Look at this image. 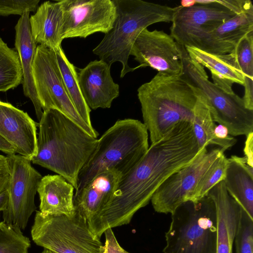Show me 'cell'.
Returning <instances> with one entry per match:
<instances>
[{
	"instance_id": "cell-31",
	"label": "cell",
	"mask_w": 253,
	"mask_h": 253,
	"mask_svg": "<svg viewBox=\"0 0 253 253\" xmlns=\"http://www.w3.org/2000/svg\"><path fill=\"white\" fill-rule=\"evenodd\" d=\"M40 0H0V15H22L26 12L38 8Z\"/></svg>"
},
{
	"instance_id": "cell-33",
	"label": "cell",
	"mask_w": 253,
	"mask_h": 253,
	"mask_svg": "<svg viewBox=\"0 0 253 253\" xmlns=\"http://www.w3.org/2000/svg\"><path fill=\"white\" fill-rule=\"evenodd\" d=\"M10 169L8 158L0 154V191L7 188L9 178Z\"/></svg>"
},
{
	"instance_id": "cell-22",
	"label": "cell",
	"mask_w": 253,
	"mask_h": 253,
	"mask_svg": "<svg viewBox=\"0 0 253 253\" xmlns=\"http://www.w3.org/2000/svg\"><path fill=\"white\" fill-rule=\"evenodd\" d=\"M73 186L63 176H42L37 190L40 211L44 214L72 215L75 212Z\"/></svg>"
},
{
	"instance_id": "cell-16",
	"label": "cell",
	"mask_w": 253,
	"mask_h": 253,
	"mask_svg": "<svg viewBox=\"0 0 253 253\" xmlns=\"http://www.w3.org/2000/svg\"><path fill=\"white\" fill-rule=\"evenodd\" d=\"M175 8L170 35L179 44L189 33L212 30L237 14L212 4L188 7L179 5Z\"/></svg>"
},
{
	"instance_id": "cell-19",
	"label": "cell",
	"mask_w": 253,
	"mask_h": 253,
	"mask_svg": "<svg viewBox=\"0 0 253 253\" xmlns=\"http://www.w3.org/2000/svg\"><path fill=\"white\" fill-rule=\"evenodd\" d=\"M189 57L211 73L213 84L223 91L233 94V84L244 85V76L232 51L225 54L206 52L197 47L184 46Z\"/></svg>"
},
{
	"instance_id": "cell-28",
	"label": "cell",
	"mask_w": 253,
	"mask_h": 253,
	"mask_svg": "<svg viewBox=\"0 0 253 253\" xmlns=\"http://www.w3.org/2000/svg\"><path fill=\"white\" fill-rule=\"evenodd\" d=\"M228 163V158L224 153L203 175L192 192L189 201L195 203L200 201L206 196L215 185L223 181L226 175Z\"/></svg>"
},
{
	"instance_id": "cell-23",
	"label": "cell",
	"mask_w": 253,
	"mask_h": 253,
	"mask_svg": "<svg viewBox=\"0 0 253 253\" xmlns=\"http://www.w3.org/2000/svg\"><path fill=\"white\" fill-rule=\"evenodd\" d=\"M223 181L228 194L253 219V168L247 164L244 157L228 158Z\"/></svg>"
},
{
	"instance_id": "cell-26",
	"label": "cell",
	"mask_w": 253,
	"mask_h": 253,
	"mask_svg": "<svg viewBox=\"0 0 253 253\" xmlns=\"http://www.w3.org/2000/svg\"><path fill=\"white\" fill-rule=\"evenodd\" d=\"M233 52L244 76V95L242 97L245 107L253 110V31L243 37L237 43Z\"/></svg>"
},
{
	"instance_id": "cell-25",
	"label": "cell",
	"mask_w": 253,
	"mask_h": 253,
	"mask_svg": "<svg viewBox=\"0 0 253 253\" xmlns=\"http://www.w3.org/2000/svg\"><path fill=\"white\" fill-rule=\"evenodd\" d=\"M55 53L63 83L71 102L83 121L89 126L93 127L90 117L91 109L81 92L76 67L68 60L62 46Z\"/></svg>"
},
{
	"instance_id": "cell-29",
	"label": "cell",
	"mask_w": 253,
	"mask_h": 253,
	"mask_svg": "<svg viewBox=\"0 0 253 253\" xmlns=\"http://www.w3.org/2000/svg\"><path fill=\"white\" fill-rule=\"evenodd\" d=\"M30 247V240L20 229L0 222V253H29Z\"/></svg>"
},
{
	"instance_id": "cell-20",
	"label": "cell",
	"mask_w": 253,
	"mask_h": 253,
	"mask_svg": "<svg viewBox=\"0 0 253 253\" xmlns=\"http://www.w3.org/2000/svg\"><path fill=\"white\" fill-rule=\"evenodd\" d=\"M30 12H26L19 19L15 27V46L22 71V85L24 95L32 102L37 117L40 120L43 114L38 100L32 76V65L37 49L29 23Z\"/></svg>"
},
{
	"instance_id": "cell-35",
	"label": "cell",
	"mask_w": 253,
	"mask_h": 253,
	"mask_svg": "<svg viewBox=\"0 0 253 253\" xmlns=\"http://www.w3.org/2000/svg\"><path fill=\"white\" fill-rule=\"evenodd\" d=\"M214 132L215 137L218 139H225L230 136L228 129L222 125H216Z\"/></svg>"
},
{
	"instance_id": "cell-32",
	"label": "cell",
	"mask_w": 253,
	"mask_h": 253,
	"mask_svg": "<svg viewBox=\"0 0 253 253\" xmlns=\"http://www.w3.org/2000/svg\"><path fill=\"white\" fill-rule=\"evenodd\" d=\"M104 234L105 236V241L103 253H130L119 244L112 229L107 230Z\"/></svg>"
},
{
	"instance_id": "cell-21",
	"label": "cell",
	"mask_w": 253,
	"mask_h": 253,
	"mask_svg": "<svg viewBox=\"0 0 253 253\" xmlns=\"http://www.w3.org/2000/svg\"><path fill=\"white\" fill-rule=\"evenodd\" d=\"M29 23L32 37L37 43L55 51L61 46L63 13L58 0L42 3L29 17Z\"/></svg>"
},
{
	"instance_id": "cell-27",
	"label": "cell",
	"mask_w": 253,
	"mask_h": 253,
	"mask_svg": "<svg viewBox=\"0 0 253 253\" xmlns=\"http://www.w3.org/2000/svg\"><path fill=\"white\" fill-rule=\"evenodd\" d=\"M22 82V71L17 51L9 48L0 37V92L17 87Z\"/></svg>"
},
{
	"instance_id": "cell-7",
	"label": "cell",
	"mask_w": 253,
	"mask_h": 253,
	"mask_svg": "<svg viewBox=\"0 0 253 253\" xmlns=\"http://www.w3.org/2000/svg\"><path fill=\"white\" fill-rule=\"evenodd\" d=\"M182 75L203 93L214 122L226 127L229 134L246 136L253 132V111L246 108L242 98L226 92L209 81L205 68L191 59L186 49Z\"/></svg>"
},
{
	"instance_id": "cell-4",
	"label": "cell",
	"mask_w": 253,
	"mask_h": 253,
	"mask_svg": "<svg viewBox=\"0 0 253 253\" xmlns=\"http://www.w3.org/2000/svg\"><path fill=\"white\" fill-rule=\"evenodd\" d=\"M148 148V131L143 123L133 119L117 121L98 139L95 151L79 172L76 192L102 172L114 170L124 175Z\"/></svg>"
},
{
	"instance_id": "cell-11",
	"label": "cell",
	"mask_w": 253,
	"mask_h": 253,
	"mask_svg": "<svg viewBox=\"0 0 253 253\" xmlns=\"http://www.w3.org/2000/svg\"><path fill=\"white\" fill-rule=\"evenodd\" d=\"M63 13V39L107 33L116 17L113 0H58Z\"/></svg>"
},
{
	"instance_id": "cell-8",
	"label": "cell",
	"mask_w": 253,
	"mask_h": 253,
	"mask_svg": "<svg viewBox=\"0 0 253 253\" xmlns=\"http://www.w3.org/2000/svg\"><path fill=\"white\" fill-rule=\"evenodd\" d=\"M32 76L43 112L51 109L58 110L97 138L99 135L97 131L83 121L68 96L55 51L40 44L37 46Z\"/></svg>"
},
{
	"instance_id": "cell-12",
	"label": "cell",
	"mask_w": 253,
	"mask_h": 253,
	"mask_svg": "<svg viewBox=\"0 0 253 253\" xmlns=\"http://www.w3.org/2000/svg\"><path fill=\"white\" fill-rule=\"evenodd\" d=\"M184 46L179 44L164 31L147 28L136 39L130 55L139 63V67H150L167 76H180L183 73Z\"/></svg>"
},
{
	"instance_id": "cell-15",
	"label": "cell",
	"mask_w": 253,
	"mask_h": 253,
	"mask_svg": "<svg viewBox=\"0 0 253 253\" xmlns=\"http://www.w3.org/2000/svg\"><path fill=\"white\" fill-rule=\"evenodd\" d=\"M111 66L102 60L90 62L78 72L79 86L91 109L109 108L120 94V87L111 75Z\"/></svg>"
},
{
	"instance_id": "cell-6",
	"label": "cell",
	"mask_w": 253,
	"mask_h": 253,
	"mask_svg": "<svg viewBox=\"0 0 253 253\" xmlns=\"http://www.w3.org/2000/svg\"><path fill=\"white\" fill-rule=\"evenodd\" d=\"M38 246L54 253H103L104 245L93 236L86 219L75 210L71 216L36 211L31 230Z\"/></svg>"
},
{
	"instance_id": "cell-10",
	"label": "cell",
	"mask_w": 253,
	"mask_h": 253,
	"mask_svg": "<svg viewBox=\"0 0 253 253\" xmlns=\"http://www.w3.org/2000/svg\"><path fill=\"white\" fill-rule=\"evenodd\" d=\"M224 153L219 147L210 150L203 147L190 164L171 175L156 190L151 200L154 210L172 214L180 205L188 202L203 175Z\"/></svg>"
},
{
	"instance_id": "cell-13",
	"label": "cell",
	"mask_w": 253,
	"mask_h": 253,
	"mask_svg": "<svg viewBox=\"0 0 253 253\" xmlns=\"http://www.w3.org/2000/svg\"><path fill=\"white\" fill-rule=\"evenodd\" d=\"M252 31L253 5L212 30L189 33L180 44L194 46L213 54H228L243 37Z\"/></svg>"
},
{
	"instance_id": "cell-36",
	"label": "cell",
	"mask_w": 253,
	"mask_h": 253,
	"mask_svg": "<svg viewBox=\"0 0 253 253\" xmlns=\"http://www.w3.org/2000/svg\"><path fill=\"white\" fill-rule=\"evenodd\" d=\"M0 151L7 155L16 154L13 147L0 136Z\"/></svg>"
},
{
	"instance_id": "cell-5",
	"label": "cell",
	"mask_w": 253,
	"mask_h": 253,
	"mask_svg": "<svg viewBox=\"0 0 253 253\" xmlns=\"http://www.w3.org/2000/svg\"><path fill=\"white\" fill-rule=\"evenodd\" d=\"M171 214L164 253H216V214L210 197L185 202Z\"/></svg>"
},
{
	"instance_id": "cell-14",
	"label": "cell",
	"mask_w": 253,
	"mask_h": 253,
	"mask_svg": "<svg viewBox=\"0 0 253 253\" xmlns=\"http://www.w3.org/2000/svg\"><path fill=\"white\" fill-rule=\"evenodd\" d=\"M37 124L23 111L0 101V136L29 160L37 152Z\"/></svg>"
},
{
	"instance_id": "cell-18",
	"label": "cell",
	"mask_w": 253,
	"mask_h": 253,
	"mask_svg": "<svg viewBox=\"0 0 253 253\" xmlns=\"http://www.w3.org/2000/svg\"><path fill=\"white\" fill-rule=\"evenodd\" d=\"M122 176L114 170L102 172L75 192V210L86 220L97 214L111 200Z\"/></svg>"
},
{
	"instance_id": "cell-40",
	"label": "cell",
	"mask_w": 253,
	"mask_h": 253,
	"mask_svg": "<svg viewBox=\"0 0 253 253\" xmlns=\"http://www.w3.org/2000/svg\"><path fill=\"white\" fill-rule=\"evenodd\" d=\"M0 222H1V221H0Z\"/></svg>"
},
{
	"instance_id": "cell-1",
	"label": "cell",
	"mask_w": 253,
	"mask_h": 253,
	"mask_svg": "<svg viewBox=\"0 0 253 253\" xmlns=\"http://www.w3.org/2000/svg\"><path fill=\"white\" fill-rule=\"evenodd\" d=\"M38 126L37 152L31 162L63 176L76 190L79 172L98 139L55 109L44 111Z\"/></svg>"
},
{
	"instance_id": "cell-3",
	"label": "cell",
	"mask_w": 253,
	"mask_h": 253,
	"mask_svg": "<svg viewBox=\"0 0 253 253\" xmlns=\"http://www.w3.org/2000/svg\"><path fill=\"white\" fill-rule=\"evenodd\" d=\"M113 1L116 9L113 27L92 52L110 66L121 63L123 78L135 70L129 66L128 60L138 35L153 24L171 22L175 8L142 0Z\"/></svg>"
},
{
	"instance_id": "cell-30",
	"label": "cell",
	"mask_w": 253,
	"mask_h": 253,
	"mask_svg": "<svg viewBox=\"0 0 253 253\" xmlns=\"http://www.w3.org/2000/svg\"><path fill=\"white\" fill-rule=\"evenodd\" d=\"M234 243L236 253H253V219L243 210Z\"/></svg>"
},
{
	"instance_id": "cell-39",
	"label": "cell",
	"mask_w": 253,
	"mask_h": 253,
	"mask_svg": "<svg viewBox=\"0 0 253 253\" xmlns=\"http://www.w3.org/2000/svg\"><path fill=\"white\" fill-rule=\"evenodd\" d=\"M41 253H53L52 252H51L48 250L44 249L43 250Z\"/></svg>"
},
{
	"instance_id": "cell-34",
	"label": "cell",
	"mask_w": 253,
	"mask_h": 253,
	"mask_svg": "<svg viewBox=\"0 0 253 253\" xmlns=\"http://www.w3.org/2000/svg\"><path fill=\"white\" fill-rule=\"evenodd\" d=\"M244 152L247 164L253 168V132L246 136Z\"/></svg>"
},
{
	"instance_id": "cell-9",
	"label": "cell",
	"mask_w": 253,
	"mask_h": 253,
	"mask_svg": "<svg viewBox=\"0 0 253 253\" xmlns=\"http://www.w3.org/2000/svg\"><path fill=\"white\" fill-rule=\"evenodd\" d=\"M10 174L7 187L8 203L3 211L4 222L24 230L37 207L35 197L42 175L31 162L18 155H7Z\"/></svg>"
},
{
	"instance_id": "cell-24",
	"label": "cell",
	"mask_w": 253,
	"mask_h": 253,
	"mask_svg": "<svg viewBox=\"0 0 253 253\" xmlns=\"http://www.w3.org/2000/svg\"><path fill=\"white\" fill-rule=\"evenodd\" d=\"M194 135L199 149L213 145L218 146L224 152L231 148L237 142V139L230 136L225 139L216 138L214 135L216 126L212 117L207 99L197 108L191 122Z\"/></svg>"
},
{
	"instance_id": "cell-37",
	"label": "cell",
	"mask_w": 253,
	"mask_h": 253,
	"mask_svg": "<svg viewBox=\"0 0 253 253\" xmlns=\"http://www.w3.org/2000/svg\"><path fill=\"white\" fill-rule=\"evenodd\" d=\"M8 192L7 189L0 191V212L5 210L8 203Z\"/></svg>"
},
{
	"instance_id": "cell-2",
	"label": "cell",
	"mask_w": 253,
	"mask_h": 253,
	"mask_svg": "<svg viewBox=\"0 0 253 253\" xmlns=\"http://www.w3.org/2000/svg\"><path fill=\"white\" fill-rule=\"evenodd\" d=\"M143 124L151 143L163 138L181 122H192L198 106L206 98L182 74L158 73L137 89Z\"/></svg>"
},
{
	"instance_id": "cell-38",
	"label": "cell",
	"mask_w": 253,
	"mask_h": 253,
	"mask_svg": "<svg viewBox=\"0 0 253 253\" xmlns=\"http://www.w3.org/2000/svg\"><path fill=\"white\" fill-rule=\"evenodd\" d=\"M195 5V0H183L180 1V6L183 7H191Z\"/></svg>"
},
{
	"instance_id": "cell-17",
	"label": "cell",
	"mask_w": 253,
	"mask_h": 253,
	"mask_svg": "<svg viewBox=\"0 0 253 253\" xmlns=\"http://www.w3.org/2000/svg\"><path fill=\"white\" fill-rule=\"evenodd\" d=\"M216 214V253H233L242 209L227 192L223 181L210 190Z\"/></svg>"
}]
</instances>
